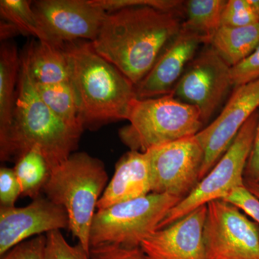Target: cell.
<instances>
[{
	"instance_id": "cell-1",
	"label": "cell",
	"mask_w": 259,
	"mask_h": 259,
	"mask_svg": "<svg viewBox=\"0 0 259 259\" xmlns=\"http://www.w3.org/2000/svg\"><path fill=\"white\" fill-rule=\"evenodd\" d=\"M177 14L151 7L107 13L92 45L136 86L180 31L182 22Z\"/></svg>"
},
{
	"instance_id": "cell-2",
	"label": "cell",
	"mask_w": 259,
	"mask_h": 259,
	"mask_svg": "<svg viewBox=\"0 0 259 259\" xmlns=\"http://www.w3.org/2000/svg\"><path fill=\"white\" fill-rule=\"evenodd\" d=\"M83 131V127L61 120L42 101L23 51L13 124L8 134L0 139L1 161H15L20 154L36 147L45 156L52 172L74 153Z\"/></svg>"
},
{
	"instance_id": "cell-3",
	"label": "cell",
	"mask_w": 259,
	"mask_h": 259,
	"mask_svg": "<svg viewBox=\"0 0 259 259\" xmlns=\"http://www.w3.org/2000/svg\"><path fill=\"white\" fill-rule=\"evenodd\" d=\"M83 128L127 120L131 104L137 99L136 86L113 64L97 54L92 42L65 44Z\"/></svg>"
},
{
	"instance_id": "cell-4",
	"label": "cell",
	"mask_w": 259,
	"mask_h": 259,
	"mask_svg": "<svg viewBox=\"0 0 259 259\" xmlns=\"http://www.w3.org/2000/svg\"><path fill=\"white\" fill-rule=\"evenodd\" d=\"M107 181L101 160L86 152L74 153L51 172L42 190L48 199L66 209L69 230L88 253L95 210Z\"/></svg>"
},
{
	"instance_id": "cell-5",
	"label": "cell",
	"mask_w": 259,
	"mask_h": 259,
	"mask_svg": "<svg viewBox=\"0 0 259 259\" xmlns=\"http://www.w3.org/2000/svg\"><path fill=\"white\" fill-rule=\"evenodd\" d=\"M127 120L129 125L120 130L119 137L131 151L140 152L194 136L204 125L198 109L180 101L172 93L135 99Z\"/></svg>"
},
{
	"instance_id": "cell-6",
	"label": "cell",
	"mask_w": 259,
	"mask_h": 259,
	"mask_svg": "<svg viewBox=\"0 0 259 259\" xmlns=\"http://www.w3.org/2000/svg\"><path fill=\"white\" fill-rule=\"evenodd\" d=\"M182 199L151 193L97 210L90 231V248L102 245L139 248Z\"/></svg>"
},
{
	"instance_id": "cell-7",
	"label": "cell",
	"mask_w": 259,
	"mask_h": 259,
	"mask_svg": "<svg viewBox=\"0 0 259 259\" xmlns=\"http://www.w3.org/2000/svg\"><path fill=\"white\" fill-rule=\"evenodd\" d=\"M258 117V110L243 125L221 159L193 190L168 212L157 230L169 226L209 202L224 199L237 187L245 185V166L253 146Z\"/></svg>"
},
{
	"instance_id": "cell-8",
	"label": "cell",
	"mask_w": 259,
	"mask_h": 259,
	"mask_svg": "<svg viewBox=\"0 0 259 259\" xmlns=\"http://www.w3.org/2000/svg\"><path fill=\"white\" fill-rule=\"evenodd\" d=\"M203 238L206 259H259V227L223 200L207 204Z\"/></svg>"
},
{
	"instance_id": "cell-9",
	"label": "cell",
	"mask_w": 259,
	"mask_h": 259,
	"mask_svg": "<svg viewBox=\"0 0 259 259\" xmlns=\"http://www.w3.org/2000/svg\"><path fill=\"white\" fill-rule=\"evenodd\" d=\"M152 192L184 199L199 182L204 148L196 135L148 150Z\"/></svg>"
},
{
	"instance_id": "cell-10",
	"label": "cell",
	"mask_w": 259,
	"mask_h": 259,
	"mask_svg": "<svg viewBox=\"0 0 259 259\" xmlns=\"http://www.w3.org/2000/svg\"><path fill=\"white\" fill-rule=\"evenodd\" d=\"M231 68L209 45L189 64L171 93L197 107L207 123L233 87Z\"/></svg>"
},
{
	"instance_id": "cell-11",
	"label": "cell",
	"mask_w": 259,
	"mask_h": 259,
	"mask_svg": "<svg viewBox=\"0 0 259 259\" xmlns=\"http://www.w3.org/2000/svg\"><path fill=\"white\" fill-rule=\"evenodd\" d=\"M32 9L49 41L60 46L93 42L107 13L91 0H40Z\"/></svg>"
},
{
	"instance_id": "cell-12",
	"label": "cell",
	"mask_w": 259,
	"mask_h": 259,
	"mask_svg": "<svg viewBox=\"0 0 259 259\" xmlns=\"http://www.w3.org/2000/svg\"><path fill=\"white\" fill-rule=\"evenodd\" d=\"M259 109V79L236 88L215 120L196 134L204 148L199 181L221 159L246 121Z\"/></svg>"
},
{
	"instance_id": "cell-13",
	"label": "cell",
	"mask_w": 259,
	"mask_h": 259,
	"mask_svg": "<svg viewBox=\"0 0 259 259\" xmlns=\"http://www.w3.org/2000/svg\"><path fill=\"white\" fill-rule=\"evenodd\" d=\"M64 207L39 196L22 207H0V255L31 237L69 229Z\"/></svg>"
},
{
	"instance_id": "cell-14",
	"label": "cell",
	"mask_w": 259,
	"mask_h": 259,
	"mask_svg": "<svg viewBox=\"0 0 259 259\" xmlns=\"http://www.w3.org/2000/svg\"><path fill=\"white\" fill-rule=\"evenodd\" d=\"M202 44L209 45L208 40L182 23L180 31L163 48L149 72L136 85L137 99L171 94Z\"/></svg>"
},
{
	"instance_id": "cell-15",
	"label": "cell",
	"mask_w": 259,
	"mask_h": 259,
	"mask_svg": "<svg viewBox=\"0 0 259 259\" xmlns=\"http://www.w3.org/2000/svg\"><path fill=\"white\" fill-rule=\"evenodd\" d=\"M207 205L153 232L141 245L148 259H206L203 231Z\"/></svg>"
},
{
	"instance_id": "cell-16",
	"label": "cell",
	"mask_w": 259,
	"mask_h": 259,
	"mask_svg": "<svg viewBox=\"0 0 259 259\" xmlns=\"http://www.w3.org/2000/svg\"><path fill=\"white\" fill-rule=\"evenodd\" d=\"M152 192L149 154L130 151L122 156L97 204V210L144 197Z\"/></svg>"
},
{
	"instance_id": "cell-17",
	"label": "cell",
	"mask_w": 259,
	"mask_h": 259,
	"mask_svg": "<svg viewBox=\"0 0 259 259\" xmlns=\"http://www.w3.org/2000/svg\"><path fill=\"white\" fill-rule=\"evenodd\" d=\"M29 71L36 83L71 82L69 56L64 46L37 40L24 50Z\"/></svg>"
},
{
	"instance_id": "cell-18",
	"label": "cell",
	"mask_w": 259,
	"mask_h": 259,
	"mask_svg": "<svg viewBox=\"0 0 259 259\" xmlns=\"http://www.w3.org/2000/svg\"><path fill=\"white\" fill-rule=\"evenodd\" d=\"M20 56L15 44L4 42L0 48V139L13 124L14 117Z\"/></svg>"
},
{
	"instance_id": "cell-19",
	"label": "cell",
	"mask_w": 259,
	"mask_h": 259,
	"mask_svg": "<svg viewBox=\"0 0 259 259\" xmlns=\"http://www.w3.org/2000/svg\"><path fill=\"white\" fill-rule=\"evenodd\" d=\"M259 44V24L246 27L221 26L210 44L218 55L231 67L248 57Z\"/></svg>"
},
{
	"instance_id": "cell-20",
	"label": "cell",
	"mask_w": 259,
	"mask_h": 259,
	"mask_svg": "<svg viewBox=\"0 0 259 259\" xmlns=\"http://www.w3.org/2000/svg\"><path fill=\"white\" fill-rule=\"evenodd\" d=\"M13 169L21 188L22 196L34 199L41 195L50 178L51 170L39 148L33 147L20 154Z\"/></svg>"
},
{
	"instance_id": "cell-21",
	"label": "cell",
	"mask_w": 259,
	"mask_h": 259,
	"mask_svg": "<svg viewBox=\"0 0 259 259\" xmlns=\"http://www.w3.org/2000/svg\"><path fill=\"white\" fill-rule=\"evenodd\" d=\"M34 83L39 96L51 111L69 125L83 128L77 98L71 82Z\"/></svg>"
},
{
	"instance_id": "cell-22",
	"label": "cell",
	"mask_w": 259,
	"mask_h": 259,
	"mask_svg": "<svg viewBox=\"0 0 259 259\" xmlns=\"http://www.w3.org/2000/svg\"><path fill=\"white\" fill-rule=\"evenodd\" d=\"M225 0H190L185 2L184 25L211 40L221 27L222 14L226 4Z\"/></svg>"
},
{
	"instance_id": "cell-23",
	"label": "cell",
	"mask_w": 259,
	"mask_h": 259,
	"mask_svg": "<svg viewBox=\"0 0 259 259\" xmlns=\"http://www.w3.org/2000/svg\"><path fill=\"white\" fill-rule=\"evenodd\" d=\"M0 14L3 20L15 25L20 33L32 35L37 40L49 41L32 9V2L28 0H1Z\"/></svg>"
},
{
	"instance_id": "cell-24",
	"label": "cell",
	"mask_w": 259,
	"mask_h": 259,
	"mask_svg": "<svg viewBox=\"0 0 259 259\" xmlns=\"http://www.w3.org/2000/svg\"><path fill=\"white\" fill-rule=\"evenodd\" d=\"M259 24V0H228L221 26L238 28Z\"/></svg>"
},
{
	"instance_id": "cell-25",
	"label": "cell",
	"mask_w": 259,
	"mask_h": 259,
	"mask_svg": "<svg viewBox=\"0 0 259 259\" xmlns=\"http://www.w3.org/2000/svg\"><path fill=\"white\" fill-rule=\"evenodd\" d=\"M45 259H91L82 245H71L65 239L61 231L48 233Z\"/></svg>"
},
{
	"instance_id": "cell-26",
	"label": "cell",
	"mask_w": 259,
	"mask_h": 259,
	"mask_svg": "<svg viewBox=\"0 0 259 259\" xmlns=\"http://www.w3.org/2000/svg\"><path fill=\"white\" fill-rule=\"evenodd\" d=\"M92 3L105 12L117 11L133 7H151L168 12L183 10L185 2L178 0H91Z\"/></svg>"
},
{
	"instance_id": "cell-27",
	"label": "cell",
	"mask_w": 259,
	"mask_h": 259,
	"mask_svg": "<svg viewBox=\"0 0 259 259\" xmlns=\"http://www.w3.org/2000/svg\"><path fill=\"white\" fill-rule=\"evenodd\" d=\"M47 235L33 237L8 250L1 259H45Z\"/></svg>"
},
{
	"instance_id": "cell-28",
	"label": "cell",
	"mask_w": 259,
	"mask_h": 259,
	"mask_svg": "<svg viewBox=\"0 0 259 259\" xmlns=\"http://www.w3.org/2000/svg\"><path fill=\"white\" fill-rule=\"evenodd\" d=\"M231 79L235 88L259 79V44L247 59L231 68Z\"/></svg>"
},
{
	"instance_id": "cell-29",
	"label": "cell",
	"mask_w": 259,
	"mask_h": 259,
	"mask_svg": "<svg viewBox=\"0 0 259 259\" xmlns=\"http://www.w3.org/2000/svg\"><path fill=\"white\" fill-rule=\"evenodd\" d=\"M243 211L259 225V199L245 185L237 187L223 199Z\"/></svg>"
},
{
	"instance_id": "cell-30",
	"label": "cell",
	"mask_w": 259,
	"mask_h": 259,
	"mask_svg": "<svg viewBox=\"0 0 259 259\" xmlns=\"http://www.w3.org/2000/svg\"><path fill=\"white\" fill-rule=\"evenodd\" d=\"M22 195L21 188L13 168H0V204L1 207H15L18 197Z\"/></svg>"
},
{
	"instance_id": "cell-31",
	"label": "cell",
	"mask_w": 259,
	"mask_h": 259,
	"mask_svg": "<svg viewBox=\"0 0 259 259\" xmlns=\"http://www.w3.org/2000/svg\"><path fill=\"white\" fill-rule=\"evenodd\" d=\"M91 259H148L139 248H126L114 245H102L90 248Z\"/></svg>"
},
{
	"instance_id": "cell-32",
	"label": "cell",
	"mask_w": 259,
	"mask_h": 259,
	"mask_svg": "<svg viewBox=\"0 0 259 259\" xmlns=\"http://www.w3.org/2000/svg\"><path fill=\"white\" fill-rule=\"evenodd\" d=\"M244 180L245 183L259 185V117L253 146L245 166Z\"/></svg>"
},
{
	"instance_id": "cell-33",
	"label": "cell",
	"mask_w": 259,
	"mask_h": 259,
	"mask_svg": "<svg viewBox=\"0 0 259 259\" xmlns=\"http://www.w3.org/2000/svg\"><path fill=\"white\" fill-rule=\"evenodd\" d=\"M20 33L18 28L10 22L2 19L0 23V38L1 40L5 41L8 39L11 38Z\"/></svg>"
},
{
	"instance_id": "cell-34",
	"label": "cell",
	"mask_w": 259,
	"mask_h": 259,
	"mask_svg": "<svg viewBox=\"0 0 259 259\" xmlns=\"http://www.w3.org/2000/svg\"><path fill=\"white\" fill-rule=\"evenodd\" d=\"M245 187L252 194H254L255 197L259 199V185L253 183H245Z\"/></svg>"
}]
</instances>
